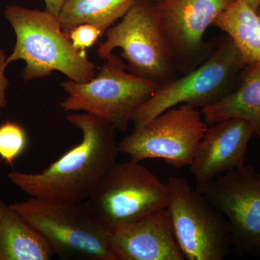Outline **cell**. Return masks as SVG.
<instances>
[{
	"mask_svg": "<svg viewBox=\"0 0 260 260\" xmlns=\"http://www.w3.org/2000/svg\"><path fill=\"white\" fill-rule=\"evenodd\" d=\"M45 239L61 259L115 260L111 233L89 211L85 202L30 198L10 205Z\"/></svg>",
	"mask_w": 260,
	"mask_h": 260,
	"instance_id": "277c9868",
	"label": "cell"
},
{
	"mask_svg": "<svg viewBox=\"0 0 260 260\" xmlns=\"http://www.w3.org/2000/svg\"><path fill=\"white\" fill-rule=\"evenodd\" d=\"M167 210L185 259L223 260L233 246L226 218L184 178L168 179Z\"/></svg>",
	"mask_w": 260,
	"mask_h": 260,
	"instance_id": "ba28073f",
	"label": "cell"
},
{
	"mask_svg": "<svg viewBox=\"0 0 260 260\" xmlns=\"http://www.w3.org/2000/svg\"><path fill=\"white\" fill-rule=\"evenodd\" d=\"M246 65L237 46L224 36L199 64L158 85L135 113L132 121L134 128L181 104L203 109L213 104L234 88V82Z\"/></svg>",
	"mask_w": 260,
	"mask_h": 260,
	"instance_id": "3957f363",
	"label": "cell"
},
{
	"mask_svg": "<svg viewBox=\"0 0 260 260\" xmlns=\"http://www.w3.org/2000/svg\"><path fill=\"white\" fill-rule=\"evenodd\" d=\"M260 173V172H259Z\"/></svg>",
	"mask_w": 260,
	"mask_h": 260,
	"instance_id": "d4e9b609",
	"label": "cell"
},
{
	"mask_svg": "<svg viewBox=\"0 0 260 260\" xmlns=\"http://www.w3.org/2000/svg\"><path fill=\"white\" fill-rule=\"evenodd\" d=\"M67 119L81 131L79 144L40 173L13 171L8 174L9 180L32 198L85 201L116 162L117 130L112 124L85 112L72 113Z\"/></svg>",
	"mask_w": 260,
	"mask_h": 260,
	"instance_id": "6da1fadb",
	"label": "cell"
},
{
	"mask_svg": "<svg viewBox=\"0 0 260 260\" xmlns=\"http://www.w3.org/2000/svg\"><path fill=\"white\" fill-rule=\"evenodd\" d=\"M44 1L45 3V10L58 17L66 0H44Z\"/></svg>",
	"mask_w": 260,
	"mask_h": 260,
	"instance_id": "44dd1931",
	"label": "cell"
},
{
	"mask_svg": "<svg viewBox=\"0 0 260 260\" xmlns=\"http://www.w3.org/2000/svg\"><path fill=\"white\" fill-rule=\"evenodd\" d=\"M155 1H156V0H155Z\"/></svg>",
	"mask_w": 260,
	"mask_h": 260,
	"instance_id": "cb8c5ba5",
	"label": "cell"
},
{
	"mask_svg": "<svg viewBox=\"0 0 260 260\" xmlns=\"http://www.w3.org/2000/svg\"><path fill=\"white\" fill-rule=\"evenodd\" d=\"M135 0H66L58 15L67 34L80 24L99 27L105 34L116 20L126 14Z\"/></svg>",
	"mask_w": 260,
	"mask_h": 260,
	"instance_id": "e0dca14e",
	"label": "cell"
},
{
	"mask_svg": "<svg viewBox=\"0 0 260 260\" xmlns=\"http://www.w3.org/2000/svg\"><path fill=\"white\" fill-rule=\"evenodd\" d=\"M234 0H155L177 70L185 73L205 56V32Z\"/></svg>",
	"mask_w": 260,
	"mask_h": 260,
	"instance_id": "8fae6325",
	"label": "cell"
},
{
	"mask_svg": "<svg viewBox=\"0 0 260 260\" xmlns=\"http://www.w3.org/2000/svg\"><path fill=\"white\" fill-rule=\"evenodd\" d=\"M240 82L218 101L201 109L207 125L237 118L247 121L260 138V62L246 64Z\"/></svg>",
	"mask_w": 260,
	"mask_h": 260,
	"instance_id": "5bb4252c",
	"label": "cell"
},
{
	"mask_svg": "<svg viewBox=\"0 0 260 260\" xmlns=\"http://www.w3.org/2000/svg\"><path fill=\"white\" fill-rule=\"evenodd\" d=\"M196 189L226 218L236 250L260 259V173L244 165Z\"/></svg>",
	"mask_w": 260,
	"mask_h": 260,
	"instance_id": "30bf717a",
	"label": "cell"
},
{
	"mask_svg": "<svg viewBox=\"0 0 260 260\" xmlns=\"http://www.w3.org/2000/svg\"><path fill=\"white\" fill-rule=\"evenodd\" d=\"M91 80L61 83L68 97L60 103L64 112H85L107 121L125 133L135 113L155 93L158 84L126 69L124 61L111 54Z\"/></svg>",
	"mask_w": 260,
	"mask_h": 260,
	"instance_id": "5b68a950",
	"label": "cell"
},
{
	"mask_svg": "<svg viewBox=\"0 0 260 260\" xmlns=\"http://www.w3.org/2000/svg\"><path fill=\"white\" fill-rule=\"evenodd\" d=\"M115 260H184L173 232L167 208L111 233Z\"/></svg>",
	"mask_w": 260,
	"mask_h": 260,
	"instance_id": "4fadbf2b",
	"label": "cell"
},
{
	"mask_svg": "<svg viewBox=\"0 0 260 260\" xmlns=\"http://www.w3.org/2000/svg\"><path fill=\"white\" fill-rule=\"evenodd\" d=\"M4 14L16 37L7 63L25 61L21 73L25 81L45 78L56 71L76 83H85L96 74L97 67L87 54L73 47L56 15L17 5L7 6Z\"/></svg>",
	"mask_w": 260,
	"mask_h": 260,
	"instance_id": "7a4b0ae2",
	"label": "cell"
},
{
	"mask_svg": "<svg viewBox=\"0 0 260 260\" xmlns=\"http://www.w3.org/2000/svg\"><path fill=\"white\" fill-rule=\"evenodd\" d=\"M208 126L199 109L181 104L134 128L119 142V151L134 161L158 158L174 167H189Z\"/></svg>",
	"mask_w": 260,
	"mask_h": 260,
	"instance_id": "9c48e42d",
	"label": "cell"
},
{
	"mask_svg": "<svg viewBox=\"0 0 260 260\" xmlns=\"http://www.w3.org/2000/svg\"><path fill=\"white\" fill-rule=\"evenodd\" d=\"M7 58L8 56L4 49L0 48V114L7 106L6 92L10 85L9 80L5 75V70L8 65Z\"/></svg>",
	"mask_w": 260,
	"mask_h": 260,
	"instance_id": "ffe728a7",
	"label": "cell"
},
{
	"mask_svg": "<svg viewBox=\"0 0 260 260\" xmlns=\"http://www.w3.org/2000/svg\"><path fill=\"white\" fill-rule=\"evenodd\" d=\"M84 202L98 223L112 233L167 208L169 189L140 162H116Z\"/></svg>",
	"mask_w": 260,
	"mask_h": 260,
	"instance_id": "52a82bcc",
	"label": "cell"
},
{
	"mask_svg": "<svg viewBox=\"0 0 260 260\" xmlns=\"http://www.w3.org/2000/svg\"><path fill=\"white\" fill-rule=\"evenodd\" d=\"M54 255L42 234L0 200V260H49Z\"/></svg>",
	"mask_w": 260,
	"mask_h": 260,
	"instance_id": "9a60e30c",
	"label": "cell"
},
{
	"mask_svg": "<svg viewBox=\"0 0 260 260\" xmlns=\"http://www.w3.org/2000/svg\"><path fill=\"white\" fill-rule=\"evenodd\" d=\"M257 13H258V15H259V17H260V5H259V8H258Z\"/></svg>",
	"mask_w": 260,
	"mask_h": 260,
	"instance_id": "603a6c76",
	"label": "cell"
},
{
	"mask_svg": "<svg viewBox=\"0 0 260 260\" xmlns=\"http://www.w3.org/2000/svg\"><path fill=\"white\" fill-rule=\"evenodd\" d=\"M104 32L92 24H80L68 34L73 47L80 52L87 54V50L96 44Z\"/></svg>",
	"mask_w": 260,
	"mask_h": 260,
	"instance_id": "d6986e66",
	"label": "cell"
},
{
	"mask_svg": "<svg viewBox=\"0 0 260 260\" xmlns=\"http://www.w3.org/2000/svg\"><path fill=\"white\" fill-rule=\"evenodd\" d=\"M121 21L106 32L105 42L98 49L104 60L120 49L126 69L158 85L175 77L170 44L157 14L155 0H135Z\"/></svg>",
	"mask_w": 260,
	"mask_h": 260,
	"instance_id": "8992f818",
	"label": "cell"
},
{
	"mask_svg": "<svg viewBox=\"0 0 260 260\" xmlns=\"http://www.w3.org/2000/svg\"><path fill=\"white\" fill-rule=\"evenodd\" d=\"M247 2L254 10L257 11L260 5V0H247Z\"/></svg>",
	"mask_w": 260,
	"mask_h": 260,
	"instance_id": "7402d4cb",
	"label": "cell"
},
{
	"mask_svg": "<svg viewBox=\"0 0 260 260\" xmlns=\"http://www.w3.org/2000/svg\"><path fill=\"white\" fill-rule=\"evenodd\" d=\"M213 25L232 39L246 64L260 62V17L247 0H234Z\"/></svg>",
	"mask_w": 260,
	"mask_h": 260,
	"instance_id": "2e32d148",
	"label": "cell"
},
{
	"mask_svg": "<svg viewBox=\"0 0 260 260\" xmlns=\"http://www.w3.org/2000/svg\"><path fill=\"white\" fill-rule=\"evenodd\" d=\"M27 145L28 135L23 126L10 121L0 125V158L5 164L12 167Z\"/></svg>",
	"mask_w": 260,
	"mask_h": 260,
	"instance_id": "ac0fdd59",
	"label": "cell"
},
{
	"mask_svg": "<svg viewBox=\"0 0 260 260\" xmlns=\"http://www.w3.org/2000/svg\"><path fill=\"white\" fill-rule=\"evenodd\" d=\"M254 135L250 124L237 118L208 126L189 167L196 185L245 165L246 150Z\"/></svg>",
	"mask_w": 260,
	"mask_h": 260,
	"instance_id": "7c38bea8",
	"label": "cell"
}]
</instances>
